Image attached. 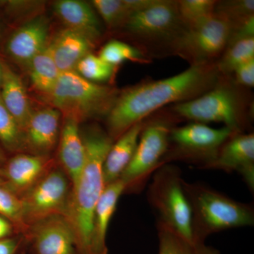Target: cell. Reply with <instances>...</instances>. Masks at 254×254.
I'll return each instance as SVG.
<instances>
[{
  "instance_id": "obj_1",
  "label": "cell",
  "mask_w": 254,
  "mask_h": 254,
  "mask_svg": "<svg viewBox=\"0 0 254 254\" xmlns=\"http://www.w3.org/2000/svg\"><path fill=\"white\" fill-rule=\"evenodd\" d=\"M220 77L216 63L200 64L190 65L171 77L127 88L119 93L107 115L108 134L116 141L128 128L165 105L188 101L206 93Z\"/></svg>"
},
{
  "instance_id": "obj_2",
  "label": "cell",
  "mask_w": 254,
  "mask_h": 254,
  "mask_svg": "<svg viewBox=\"0 0 254 254\" xmlns=\"http://www.w3.org/2000/svg\"><path fill=\"white\" fill-rule=\"evenodd\" d=\"M81 135L86 159L77 182L71 187L65 217L74 232L78 254H92L93 215L105 187L103 165L114 141L98 127H91Z\"/></svg>"
},
{
  "instance_id": "obj_3",
  "label": "cell",
  "mask_w": 254,
  "mask_h": 254,
  "mask_svg": "<svg viewBox=\"0 0 254 254\" xmlns=\"http://www.w3.org/2000/svg\"><path fill=\"white\" fill-rule=\"evenodd\" d=\"M182 187L191 211L194 242H205L212 234L237 227L253 226L254 209L201 184L182 180Z\"/></svg>"
},
{
  "instance_id": "obj_4",
  "label": "cell",
  "mask_w": 254,
  "mask_h": 254,
  "mask_svg": "<svg viewBox=\"0 0 254 254\" xmlns=\"http://www.w3.org/2000/svg\"><path fill=\"white\" fill-rule=\"evenodd\" d=\"M118 95L116 88L88 81L71 71L60 73L54 88L45 99L63 118H72L80 124L107 117Z\"/></svg>"
},
{
  "instance_id": "obj_5",
  "label": "cell",
  "mask_w": 254,
  "mask_h": 254,
  "mask_svg": "<svg viewBox=\"0 0 254 254\" xmlns=\"http://www.w3.org/2000/svg\"><path fill=\"white\" fill-rule=\"evenodd\" d=\"M235 84L221 76L212 89L193 99L176 103L173 112L194 123H222L235 133H242L247 123V102Z\"/></svg>"
},
{
  "instance_id": "obj_6",
  "label": "cell",
  "mask_w": 254,
  "mask_h": 254,
  "mask_svg": "<svg viewBox=\"0 0 254 254\" xmlns=\"http://www.w3.org/2000/svg\"><path fill=\"white\" fill-rule=\"evenodd\" d=\"M181 173L177 167L167 164L159 168L148 189V201L158 214V221L171 227L190 242H194L191 211L182 187Z\"/></svg>"
},
{
  "instance_id": "obj_7",
  "label": "cell",
  "mask_w": 254,
  "mask_h": 254,
  "mask_svg": "<svg viewBox=\"0 0 254 254\" xmlns=\"http://www.w3.org/2000/svg\"><path fill=\"white\" fill-rule=\"evenodd\" d=\"M231 28L226 18L213 13L185 26L170 43L172 51L190 65L215 63L227 48Z\"/></svg>"
},
{
  "instance_id": "obj_8",
  "label": "cell",
  "mask_w": 254,
  "mask_h": 254,
  "mask_svg": "<svg viewBox=\"0 0 254 254\" xmlns=\"http://www.w3.org/2000/svg\"><path fill=\"white\" fill-rule=\"evenodd\" d=\"M235 133H238L228 127L215 128L198 123L173 127L164 165L172 160H180L206 169L217 158L222 145Z\"/></svg>"
},
{
  "instance_id": "obj_9",
  "label": "cell",
  "mask_w": 254,
  "mask_h": 254,
  "mask_svg": "<svg viewBox=\"0 0 254 254\" xmlns=\"http://www.w3.org/2000/svg\"><path fill=\"white\" fill-rule=\"evenodd\" d=\"M173 127L170 119L145 121L133 158L120 178L126 185V190H139L150 175L164 165Z\"/></svg>"
},
{
  "instance_id": "obj_10",
  "label": "cell",
  "mask_w": 254,
  "mask_h": 254,
  "mask_svg": "<svg viewBox=\"0 0 254 254\" xmlns=\"http://www.w3.org/2000/svg\"><path fill=\"white\" fill-rule=\"evenodd\" d=\"M71 192L68 177L56 165L21 198L23 220L28 229L43 219L55 215L65 216Z\"/></svg>"
},
{
  "instance_id": "obj_11",
  "label": "cell",
  "mask_w": 254,
  "mask_h": 254,
  "mask_svg": "<svg viewBox=\"0 0 254 254\" xmlns=\"http://www.w3.org/2000/svg\"><path fill=\"white\" fill-rule=\"evenodd\" d=\"M184 27L177 1L172 0H155L153 4L132 14L123 26L143 43L161 41L170 43Z\"/></svg>"
},
{
  "instance_id": "obj_12",
  "label": "cell",
  "mask_w": 254,
  "mask_h": 254,
  "mask_svg": "<svg viewBox=\"0 0 254 254\" xmlns=\"http://www.w3.org/2000/svg\"><path fill=\"white\" fill-rule=\"evenodd\" d=\"M55 166L50 155L18 153L0 168V181L21 198Z\"/></svg>"
},
{
  "instance_id": "obj_13",
  "label": "cell",
  "mask_w": 254,
  "mask_h": 254,
  "mask_svg": "<svg viewBox=\"0 0 254 254\" xmlns=\"http://www.w3.org/2000/svg\"><path fill=\"white\" fill-rule=\"evenodd\" d=\"M25 239L31 242L35 254H78L72 227L64 215L33 224Z\"/></svg>"
},
{
  "instance_id": "obj_14",
  "label": "cell",
  "mask_w": 254,
  "mask_h": 254,
  "mask_svg": "<svg viewBox=\"0 0 254 254\" xmlns=\"http://www.w3.org/2000/svg\"><path fill=\"white\" fill-rule=\"evenodd\" d=\"M50 23L43 15L33 16L14 30L6 39L4 51L18 64L27 66L49 45Z\"/></svg>"
},
{
  "instance_id": "obj_15",
  "label": "cell",
  "mask_w": 254,
  "mask_h": 254,
  "mask_svg": "<svg viewBox=\"0 0 254 254\" xmlns=\"http://www.w3.org/2000/svg\"><path fill=\"white\" fill-rule=\"evenodd\" d=\"M206 169L237 172L251 190H254V134L235 133L227 140Z\"/></svg>"
},
{
  "instance_id": "obj_16",
  "label": "cell",
  "mask_w": 254,
  "mask_h": 254,
  "mask_svg": "<svg viewBox=\"0 0 254 254\" xmlns=\"http://www.w3.org/2000/svg\"><path fill=\"white\" fill-rule=\"evenodd\" d=\"M61 113L53 107L32 112L24 129L26 153L50 155L54 151L60 133Z\"/></svg>"
},
{
  "instance_id": "obj_17",
  "label": "cell",
  "mask_w": 254,
  "mask_h": 254,
  "mask_svg": "<svg viewBox=\"0 0 254 254\" xmlns=\"http://www.w3.org/2000/svg\"><path fill=\"white\" fill-rule=\"evenodd\" d=\"M58 145L60 168L66 174L72 187L81 175L86 159L84 143L76 120L63 118Z\"/></svg>"
},
{
  "instance_id": "obj_18",
  "label": "cell",
  "mask_w": 254,
  "mask_h": 254,
  "mask_svg": "<svg viewBox=\"0 0 254 254\" xmlns=\"http://www.w3.org/2000/svg\"><path fill=\"white\" fill-rule=\"evenodd\" d=\"M95 43L86 35L64 28L50 42L48 48L61 72L74 71L82 58L92 53Z\"/></svg>"
},
{
  "instance_id": "obj_19",
  "label": "cell",
  "mask_w": 254,
  "mask_h": 254,
  "mask_svg": "<svg viewBox=\"0 0 254 254\" xmlns=\"http://www.w3.org/2000/svg\"><path fill=\"white\" fill-rule=\"evenodd\" d=\"M127 190L125 182L119 179L105 186L95 207L92 229V254H108L107 232L117 209L120 196Z\"/></svg>"
},
{
  "instance_id": "obj_20",
  "label": "cell",
  "mask_w": 254,
  "mask_h": 254,
  "mask_svg": "<svg viewBox=\"0 0 254 254\" xmlns=\"http://www.w3.org/2000/svg\"><path fill=\"white\" fill-rule=\"evenodd\" d=\"M53 11L65 28L86 35L96 43L101 36V26L92 4L80 0H59Z\"/></svg>"
},
{
  "instance_id": "obj_21",
  "label": "cell",
  "mask_w": 254,
  "mask_h": 254,
  "mask_svg": "<svg viewBox=\"0 0 254 254\" xmlns=\"http://www.w3.org/2000/svg\"><path fill=\"white\" fill-rule=\"evenodd\" d=\"M145 120L136 123L113 143L103 165L105 185L117 181L126 170L136 151Z\"/></svg>"
},
{
  "instance_id": "obj_22",
  "label": "cell",
  "mask_w": 254,
  "mask_h": 254,
  "mask_svg": "<svg viewBox=\"0 0 254 254\" xmlns=\"http://www.w3.org/2000/svg\"><path fill=\"white\" fill-rule=\"evenodd\" d=\"M0 98L5 108L24 131L33 112L31 103L22 79L4 62Z\"/></svg>"
},
{
  "instance_id": "obj_23",
  "label": "cell",
  "mask_w": 254,
  "mask_h": 254,
  "mask_svg": "<svg viewBox=\"0 0 254 254\" xmlns=\"http://www.w3.org/2000/svg\"><path fill=\"white\" fill-rule=\"evenodd\" d=\"M30 81L33 89L46 98L51 93L61 71L50 54L48 46L28 64Z\"/></svg>"
},
{
  "instance_id": "obj_24",
  "label": "cell",
  "mask_w": 254,
  "mask_h": 254,
  "mask_svg": "<svg viewBox=\"0 0 254 254\" xmlns=\"http://www.w3.org/2000/svg\"><path fill=\"white\" fill-rule=\"evenodd\" d=\"M159 240L158 254H220L217 249L205 242H190L171 227L157 222Z\"/></svg>"
},
{
  "instance_id": "obj_25",
  "label": "cell",
  "mask_w": 254,
  "mask_h": 254,
  "mask_svg": "<svg viewBox=\"0 0 254 254\" xmlns=\"http://www.w3.org/2000/svg\"><path fill=\"white\" fill-rule=\"evenodd\" d=\"M143 0H94L92 6L109 28L123 27L128 17L143 7Z\"/></svg>"
},
{
  "instance_id": "obj_26",
  "label": "cell",
  "mask_w": 254,
  "mask_h": 254,
  "mask_svg": "<svg viewBox=\"0 0 254 254\" xmlns=\"http://www.w3.org/2000/svg\"><path fill=\"white\" fill-rule=\"evenodd\" d=\"M254 59V38H247L229 45L224 50L217 67L221 76H229L240 65Z\"/></svg>"
},
{
  "instance_id": "obj_27",
  "label": "cell",
  "mask_w": 254,
  "mask_h": 254,
  "mask_svg": "<svg viewBox=\"0 0 254 254\" xmlns=\"http://www.w3.org/2000/svg\"><path fill=\"white\" fill-rule=\"evenodd\" d=\"M0 142L11 153H26L24 131L0 98Z\"/></svg>"
},
{
  "instance_id": "obj_28",
  "label": "cell",
  "mask_w": 254,
  "mask_h": 254,
  "mask_svg": "<svg viewBox=\"0 0 254 254\" xmlns=\"http://www.w3.org/2000/svg\"><path fill=\"white\" fill-rule=\"evenodd\" d=\"M98 56L115 67L127 61L141 64L150 63V60L141 50L118 40L107 43L100 50Z\"/></svg>"
},
{
  "instance_id": "obj_29",
  "label": "cell",
  "mask_w": 254,
  "mask_h": 254,
  "mask_svg": "<svg viewBox=\"0 0 254 254\" xmlns=\"http://www.w3.org/2000/svg\"><path fill=\"white\" fill-rule=\"evenodd\" d=\"M0 215L11 222L26 237L28 227L23 220L22 200L0 181Z\"/></svg>"
},
{
  "instance_id": "obj_30",
  "label": "cell",
  "mask_w": 254,
  "mask_h": 254,
  "mask_svg": "<svg viewBox=\"0 0 254 254\" xmlns=\"http://www.w3.org/2000/svg\"><path fill=\"white\" fill-rule=\"evenodd\" d=\"M74 71L85 79L100 84L113 78L116 67L91 53L80 60Z\"/></svg>"
},
{
  "instance_id": "obj_31",
  "label": "cell",
  "mask_w": 254,
  "mask_h": 254,
  "mask_svg": "<svg viewBox=\"0 0 254 254\" xmlns=\"http://www.w3.org/2000/svg\"><path fill=\"white\" fill-rule=\"evenodd\" d=\"M216 2L214 0L177 1L179 15L184 26H190L213 14Z\"/></svg>"
},
{
  "instance_id": "obj_32",
  "label": "cell",
  "mask_w": 254,
  "mask_h": 254,
  "mask_svg": "<svg viewBox=\"0 0 254 254\" xmlns=\"http://www.w3.org/2000/svg\"><path fill=\"white\" fill-rule=\"evenodd\" d=\"M214 13L230 21L231 25L254 16V0L217 1Z\"/></svg>"
},
{
  "instance_id": "obj_33",
  "label": "cell",
  "mask_w": 254,
  "mask_h": 254,
  "mask_svg": "<svg viewBox=\"0 0 254 254\" xmlns=\"http://www.w3.org/2000/svg\"><path fill=\"white\" fill-rule=\"evenodd\" d=\"M250 38H254V16L232 25L227 46Z\"/></svg>"
},
{
  "instance_id": "obj_34",
  "label": "cell",
  "mask_w": 254,
  "mask_h": 254,
  "mask_svg": "<svg viewBox=\"0 0 254 254\" xmlns=\"http://www.w3.org/2000/svg\"><path fill=\"white\" fill-rule=\"evenodd\" d=\"M235 83L238 86L253 88L254 86V59L240 65L234 71Z\"/></svg>"
},
{
  "instance_id": "obj_35",
  "label": "cell",
  "mask_w": 254,
  "mask_h": 254,
  "mask_svg": "<svg viewBox=\"0 0 254 254\" xmlns=\"http://www.w3.org/2000/svg\"><path fill=\"white\" fill-rule=\"evenodd\" d=\"M21 242L22 240L16 237H8L0 240V254H18Z\"/></svg>"
},
{
  "instance_id": "obj_36",
  "label": "cell",
  "mask_w": 254,
  "mask_h": 254,
  "mask_svg": "<svg viewBox=\"0 0 254 254\" xmlns=\"http://www.w3.org/2000/svg\"><path fill=\"white\" fill-rule=\"evenodd\" d=\"M14 225L7 219L0 215V240L8 238L12 234Z\"/></svg>"
},
{
  "instance_id": "obj_37",
  "label": "cell",
  "mask_w": 254,
  "mask_h": 254,
  "mask_svg": "<svg viewBox=\"0 0 254 254\" xmlns=\"http://www.w3.org/2000/svg\"><path fill=\"white\" fill-rule=\"evenodd\" d=\"M5 162H6V160H5L4 153H3L2 150L0 148V168L4 165Z\"/></svg>"
},
{
  "instance_id": "obj_38",
  "label": "cell",
  "mask_w": 254,
  "mask_h": 254,
  "mask_svg": "<svg viewBox=\"0 0 254 254\" xmlns=\"http://www.w3.org/2000/svg\"><path fill=\"white\" fill-rule=\"evenodd\" d=\"M3 74V62L0 60V87H1V80H2Z\"/></svg>"
},
{
  "instance_id": "obj_39",
  "label": "cell",
  "mask_w": 254,
  "mask_h": 254,
  "mask_svg": "<svg viewBox=\"0 0 254 254\" xmlns=\"http://www.w3.org/2000/svg\"><path fill=\"white\" fill-rule=\"evenodd\" d=\"M3 29H4V24H3L2 20H1V16H0V36L2 34Z\"/></svg>"
},
{
  "instance_id": "obj_40",
  "label": "cell",
  "mask_w": 254,
  "mask_h": 254,
  "mask_svg": "<svg viewBox=\"0 0 254 254\" xmlns=\"http://www.w3.org/2000/svg\"><path fill=\"white\" fill-rule=\"evenodd\" d=\"M27 254L25 253V252H22V253H21V254Z\"/></svg>"
}]
</instances>
